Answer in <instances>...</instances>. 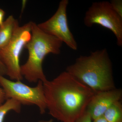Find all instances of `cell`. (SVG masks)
<instances>
[{
	"label": "cell",
	"mask_w": 122,
	"mask_h": 122,
	"mask_svg": "<svg viewBox=\"0 0 122 122\" xmlns=\"http://www.w3.org/2000/svg\"><path fill=\"white\" fill-rule=\"evenodd\" d=\"M43 84L49 114L63 122H74L81 116L96 93L66 71Z\"/></svg>",
	"instance_id": "6da1fadb"
},
{
	"label": "cell",
	"mask_w": 122,
	"mask_h": 122,
	"mask_svg": "<svg viewBox=\"0 0 122 122\" xmlns=\"http://www.w3.org/2000/svg\"><path fill=\"white\" fill-rule=\"evenodd\" d=\"M21 104L16 100L9 99L0 106V122H4L5 117L8 112L14 111L20 113L21 110Z\"/></svg>",
	"instance_id": "8fae6325"
},
{
	"label": "cell",
	"mask_w": 122,
	"mask_h": 122,
	"mask_svg": "<svg viewBox=\"0 0 122 122\" xmlns=\"http://www.w3.org/2000/svg\"><path fill=\"white\" fill-rule=\"evenodd\" d=\"M93 122H107L103 116L93 120Z\"/></svg>",
	"instance_id": "e0dca14e"
},
{
	"label": "cell",
	"mask_w": 122,
	"mask_h": 122,
	"mask_svg": "<svg viewBox=\"0 0 122 122\" xmlns=\"http://www.w3.org/2000/svg\"><path fill=\"white\" fill-rule=\"evenodd\" d=\"M19 24L17 20L10 15L0 26V50L9 44L12 37L16 26Z\"/></svg>",
	"instance_id": "9c48e42d"
},
{
	"label": "cell",
	"mask_w": 122,
	"mask_h": 122,
	"mask_svg": "<svg viewBox=\"0 0 122 122\" xmlns=\"http://www.w3.org/2000/svg\"><path fill=\"white\" fill-rule=\"evenodd\" d=\"M6 100L7 99L4 91L0 86V106L3 104Z\"/></svg>",
	"instance_id": "5bb4252c"
},
{
	"label": "cell",
	"mask_w": 122,
	"mask_h": 122,
	"mask_svg": "<svg viewBox=\"0 0 122 122\" xmlns=\"http://www.w3.org/2000/svg\"><path fill=\"white\" fill-rule=\"evenodd\" d=\"M92 120L90 114L86 111L85 113L74 122H92Z\"/></svg>",
	"instance_id": "4fadbf2b"
},
{
	"label": "cell",
	"mask_w": 122,
	"mask_h": 122,
	"mask_svg": "<svg viewBox=\"0 0 122 122\" xmlns=\"http://www.w3.org/2000/svg\"><path fill=\"white\" fill-rule=\"evenodd\" d=\"M84 23L88 27L96 24L110 30L116 37L117 45L122 46V18L113 10L110 2H93L85 13Z\"/></svg>",
	"instance_id": "8992f818"
},
{
	"label": "cell",
	"mask_w": 122,
	"mask_h": 122,
	"mask_svg": "<svg viewBox=\"0 0 122 122\" xmlns=\"http://www.w3.org/2000/svg\"><path fill=\"white\" fill-rule=\"evenodd\" d=\"M7 74V70L6 68L0 59V75L4 76Z\"/></svg>",
	"instance_id": "9a60e30c"
},
{
	"label": "cell",
	"mask_w": 122,
	"mask_h": 122,
	"mask_svg": "<svg viewBox=\"0 0 122 122\" xmlns=\"http://www.w3.org/2000/svg\"><path fill=\"white\" fill-rule=\"evenodd\" d=\"M103 116L107 122H122V104L121 101L116 102L109 107Z\"/></svg>",
	"instance_id": "30bf717a"
},
{
	"label": "cell",
	"mask_w": 122,
	"mask_h": 122,
	"mask_svg": "<svg viewBox=\"0 0 122 122\" xmlns=\"http://www.w3.org/2000/svg\"><path fill=\"white\" fill-rule=\"evenodd\" d=\"M66 71L95 93L116 88L112 63L106 48L80 56Z\"/></svg>",
	"instance_id": "7a4b0ae2"
},
{
	"label": "cell",
	"mask_w": 122,
	"mask_h": 122,
	"mask_svg": "<svg viewBox=\"0 0 122 122\" xmlns=\"http://www.w3.org/2000/svg\"><path fill=\"white\" fill-rule=\"evenodd\" d=\"M69 2L68 0L61 1L52 16L37 26L45 33L65 43L71 49L77 50V44L68 25L67 8Z\"/></svg>",
	"instance_id": "52a82bcc"
},
{
	"label": "cell",
	"mask_w": 122,
	"mask_h": 122,
	"mask_svg": "<svg viewBox=\"0 0 122 122\" xmlns=\"http://www.w3.org/2000/svg\"><path fill=\"white\" fill-rule=\"evenodd\" d=\"M39 122H53V120L52 119H51L48 121H40Z\"/></svg>",
	"instance_id": "ac0fdd59"
},
{
	"label": "cell",
	"mask_w": 122,
	"mask_h": 122,
	"mask_svg": "<svg viewBox=\"0 0 122 122\" xmlns=\"http://www.w3.org/2000/svg\"><path fill=\"white\" fill-rule=\"evenodd\" d=\"M110 2L114 11L122 18V0H112Z\"/></svg>",
	"instance_id": "7c38bea8"
},
{
	"label": "cell",
	"mask_w": 122,
	"mask_h": 122,
	"mask_svg": "<svg viewBox=\"0 0 122 122\" xmlns=\"http://www.w3.org/2000/svg\"><path fill=\"white\" fill-rule=\"evenodd\" d=\"M63 42L57 38L49 35L39 28L37 25L32 22L31 38L25 48L28 51V60L20 66L22 77L30 83L47 79L42 69V62L50 53L58 55L61 53Z\"/></svg>",
	"instance_id": "3957f363"
},
{
	"label": "cell",
	"mask_w": 122,
	"mask_h": 122,
	"mask_svg": "<svg viewBox=\"0 0 122 122\" xmlns=\"http://www.w3.org/2000/svg\"><path fill=\"white\" fill-rule=\"evenodd\" d=\"M5 15V12L2 9L0 8V26H2L4 22Z\"/></svg>",
	"instance_id": "2e32d148"
},
{
	"label": "cell",
	"mask_w": 122,
	"mask_h": 122,
	"mask_svg": "<svg viewBox=\"0 0 122 122\" xmlns=\"http://www.w3.org/2000/svg\"><path fill=\"white\" fill-rule=\"evenodd\" d=\"M122 91L116 88L113 89L95 93L87 106L86 111L94 120L103 116L109 107L116 102L121 101Z\"/></svg>",
	"instance_id": "ba28073f"
},
{
	"label": "cell",
	"mask_w": 122,
	"mask_h": 122,
	"mask_svg": "<svg viewBox=\"0 0 122 122\" xmlns=\"http://www.w3.org/2000/svg\"><path fill=\"white\" fill-rule=\"evenodd\" d=\"M32 21L16 26L9 44L0 50V59L7 70L6 75L12 81H22L20 58L23 49L31 38Z\"/></svg>",
	"instance_id": "277c9868"
},
{
	"label": "cell",
	"mask_w": 122,
	"mask_h": 122,
	"mask_svg": "<svg viewBox=\"0 0 122 122\" xmlns=\"http://www.w3.org/2000/svg\"><path fill=\"white\" fill-rule=\"evenodd\" d=\"M0 86L4 91L7 100L12 99L21 105H35L41 114L45 113L47 107L41 81H38L35 87H31L21 81H14L0 75Z\"/></svg>",
	"instance_id": "5b68a950"
}]
</instances>
